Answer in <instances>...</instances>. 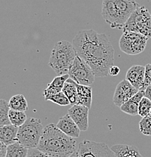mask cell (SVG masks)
<instances>
[{"label": "cell", "mask_w": 151, "mask_h": 157, "mask_svg": "<svg viewBox=\"0 0 151 157\" xmlns=\"http://www.w3.org/2000/svg\"><path fill=\"white\" fill-rule=\"evenodd\" d=\"M151 84V63H148L145 66V77H144V85L143 91H145L147 86Z\"/></svg>", "instance_id": "83f0119b"}, {"label": "cell", "mask_w": 151, "mask_h": 157, "mask_svg": "<svg viewBox=\"0 0 151 157\" xmlns=\"http://www.w3.org/2000/svg\"><path fill=\"white\" fill-rule=\"evenodd\" d=\"M9 106L11 109L26 112L28 109V103L23 94H16L12 96L9 101Z\"/></svg>", "instance_id": "44dd1931"}, {"label": "cell", "mask_w": 151, "mask_h": 157, "mask_svg": "<svg viewBox=\"0 0 151 157\" xmlns=\"http://www.w3.org/2000/svg\"><path fill=\"white\" fill-rule=\"evenodd\" d=\"M139 128L144 135L151 136V116L143 117L139 122Z\"/></svg>", "instance_id": "484cf974"}, {"label": "cell", "mask_w": 151, "mask_h": 157, "mask_svg": "<svg viewBox=\"0 0 151 157\" xmlns=\"http://www.w3.org/2000/svg\"><path fill=\"white\" fill-rule=\"evenodd\" d=\"M70 157H77V151L75 152V153H74V154H72Z\"/></svg>", "instance_id": "d6a6232c"}, {"label": "cell", "mask_w": 151, "mask_h": 157, "mask_svg": "<svg viewBox=\"0 0 151 157\" xmlns=\"http://www.w3.org/2000/svg\"><path fill=\"white\" fill-rule=\"evenodd\" d=\"M77 57L72 43L66 40L56 42L51 52L48 65L57 76L66 75Z\"/></svg>", "instance_id": "3957f363"}, {"label": "cell", "mask_w": 151, "mask_h": 157, "mask_svg": "<svg viewBox=\"0 0 151 157\" xmlns=\"http://www.w3.org/2000/svg\"><path fill=\"white\" fill-rule=\"evenodd\" d=\"M75 139L59 130L54 124L44 128L37 149L51 157H70L77 150Z\"/></svg>", "instance_id": "7a4b0ae2"}, {"label": "cell", "mask_w": 151, "mask_h": 157, "mask_svg": "<svg viewBox=\"0 0 151 157\" xmlns=\"http://www.w3.org/2000/svg\"><path fill=\"white\" fill-rule=\"evenodd\" d=\"M150 116H151V109H150Z\"/></svg>", "instance_id": "836d02e7"}, {"label": "cell", "mask_w": 151, "mask_h": 157, "mask_svg": "<svg viewBox=\"0 0 151 157\" xmlns=\"http://www.w3.org/2000/svg\"><path fill=\"white\" fill-rule=\"evenodd\" d=\"M122 26L125 25L133 12L139 7L135 0H113Z\"/></svg>", "instance_id": "7c38bea8"}, {"label": "cell", "mask_w": 151, "mask_h": 157, "mask_svg": "<svg viewBox=\"0 0 151 157\" xmlns=\"http://www.w3.org/2000/svg\"><path fill=\"white\" fill-rule=\"evenodd\" d=\"M56 125L67 136L72 138H77L80 136L81 130L68 113L60 118Z\"/></svg>", "instance_id": "5bb4252c"}, {"label": "cell", "mask_w": 151, "mask_h": 157, "mask_svg": "<svg viewBox=\"0 0 151 157\" xmlns=\"http://www.w3.org/2000/svg\"><path fill=\"white\" fill-rule=\"evenodd\" d=\"M144 97V91H138V92L126 101L121 106L120 109L125 113L130 116L138 115V107L141 101Z\"/></svg>", "instance_id": "2e32d148"}, {"label": "cell", "mask_w": 151, "mask_h": 157, "mask_svg": "<svg viewBox=\"0 0 151 157\" xmlns=\"http://www.w3.org/2000/svg\"><path fill=\"white\" fill-rule=\"evenodd\" d=\"M111 148L114 152L116 157H143L138 149L132 145L116 144Z\"/></svg>", "instance_id": "ac0fdd59"}, {"label": "cell", "mask_w": 151, "mask_h": 157, "mask_svg": "<svg viewBox=\"0 0 151 157\" xmlns=\"http://www.w3.org/2000/svg\"><path fill=\"white\" fill-rule=\"evenodd\" d=\"M77 104L88 108L91 107L92 100V88L91 86H81L77 84Z\"/></svg>", "instance_id": "d6986e66"}, {"label": "cell", "mask_w": 151, "mask_h": 157, "mask_svg": "<svg viewBox=\"0 0 151 157\" xmlns=\"http://www.w3.org/2000/svg\"><path fill=\"white\" fill-rule=\"evenodd\" d=\"M9 118L11 125L17 128L23 125L26 121L27 120L25 112L14 110V109H11L9 112Z\"/></svg>", "instance_id": "603a6c76"}, {"label": "cell", "mask_w": 151, "mask_h": 157, "mask_svg": "<svg viewBox=\"0 0 151 157\" xmlns=\"http://www.w3.org/2000/svg\"><path fill=\"white\" fill-rule=\"evenodd\" d=\"M120 71V69L117 66H114L113 65L109 70V75H111L112 76H116L119 74Z\"/></svg>", "instance_id": "f546056e"}, {"label": "cell", "mask_w": 151, "mask_h": 157, "mask_svg": "<svg viewBox=\"0 0 151 157\" xmlns=\"http://www.w3.org/2000/svg\"><path fill=\"white\" fill-rule=\"evenodd\" d=\"M138 92V90L136 89L125 78L117 86L113 94V103L117 107H120L123 104L135 95Z\"/></svg>", "instance_id": "9c48e42d"}, {"label": "cell", "mask_w": 151, "mask_h": 157, "mask_svg": "<svg viewBox=\"0 0 151 157\" xmlns=\"http://www.w3.org/2000/svg\"><path fill=\"white\" fill-rule=\"evenodd\" d=\"M144 96L151 101V84L149 86H147L144 91Z\"/></svg>", "instance_id": "1f68e13d"}, {"label": "cell", "mask_w": 151, "mask_h": 157, "mask_svg": "<svg viewBox=\"0 0 151 157\" xmlns=\"http://www.w3.org/2000/svg\"><path fill=\"white\" fill-rule=\"evenodd\" d=\"M63 92L70 101L71 106L77 104V83L71 78H68L63 88Z\"/></svg>", "instance_id": "ffe728a7"}, {"label": "cell", "mask_w": 151, "mask_h": 157, "mask_svg": "<svg viewBox=\"0 0 151 157\" xmlns=\"http://www.w3.org/2000/svg\"><path fill=\"white\" fill-rule=\"evenodd\" d=\"M27 157H51L48 156L46 153L40 151L38 149H30L28 152V155Z\"/></svg>", "instance_id": "f1b7e54d"}, {"label": "cell", "mask_w": 151, "mask_h": 157, "mask_svg": "<svg viewBox=\"0 0 151 157\" xmlns=\"http://www.w3.org/2000/svg\"><path fill=\"white\" fill-rule=\"evenodd\" d=\"M18 128L10 125L0 127V142L5 146L12 144L17 142V135Z\"/></svg>", "instance_id": "e0dca14e"}, {"label": "cell", "mask_w": 151, "mask_h": 157, "mask_svg": "<svg viewBox=\"0 0 151 157\" xmlns=\"http://www.w3.org/2000/svg\"><path fill=\"white\" fill-rule=\"evenodd\" d=\"M69 78L77 85L91 86L95 81V75L91 69L82 59L77 55L69 73Z\"/></svg>", "instance_id": "52a82bcc"}, {"label": "cell", "mask_w": 151, "mask_h": 157, "mask_svg": "<svg viewBox=\"0 0 151 157\" xmlns=\"http://www.w3.org/2000/svg\"><path fill=\"white\" fill-rule=\"evenodd\" d=\"M44 128L40 119L29 118L23 125L18 128L17 141L29 150L37 148Z\"/></svg>", "instance_id": "277c9868"}, {"label": "cell", "mask_w": 151, "mask_h": 157, "mask_svg": "<svg viewBox=\"0 0 151 157\" xmlns=\"http://www.w3.org/2000/svg\"><path fill=\"white\" fill-rule=\"evenodd\" d=\"M72 45L77 55L92 69L95 77H105L114 63V49L107 35L84 29L74 37Z\"/></svg>", "instance_id": "6da1fadb"}, {"label": "cell", "mask_w": 151, "mask_h": 157, "mask_svg": "<svg viewBox=\"0 0 151 157\" xmlns=\"http://www.w3.org/2000/svg\"><path fill=\"white\" fill-rule=\"evenodd\" d=\"M145 77V67L133 65L129 68L126 75V79L131 83L136 89L143 91Z\"/></svg>", "instance_id": "4fadbf2b"}, {"label": "cell", "mask_w": 151, "mask_h": 157, "mask_svg": "<svg viewBox=\"0 0 151 157\" xmlns=\"http://www.w3.org/2000/svg\"><path fill=\"white\" fill-rule=\"evenodd\" d=\"M123 32L139 33L147 38H151V14L144 6H139L131 14L123 27Z\"/></svg>", "instance_id": "5b68a950"}, {"label": "cell", "mask_w": 151, "mask_h": 157, "mask_svg": "<svg viewBox=\"0 0 151 157\" xmlns=\"http://www.w3.org/2000/svg\"><path fill=\"white\" fill-rule=\"evenodd\" d=\"M29 149L26 148L18 142L7 146L5 157H27Z\"/></svg>", "instance_id": "7402d4cb"}, {"label": "cell", "mask_w": 151, "mask_h": 157, "mask_svg": "<svg viewBox=\"0 0 151 157\" xmlns=\"http://www.w3.org/2000/svg\"><path fill=\"white\" fill-rule=\"evenodd\" d=\"M148 39L139 33L126 31L123 32L120 39L119 46L122 52L126 55H136L144 52Z\"/></svg>", "instance_id": "8992f818"}, {"label": "cell", "mask_w": 151, "mask_h": 157, "mask_svg": "<svg viewBox=\"0 0 151 157\" xmlns=\"http://www.w3.org/2000/svg\"><path fill=\"white\" fill-rule=\"evenodd\" d=\"M9 102L5 100L0 99V127L11 124L9 118Z\"/></svg>", "instance_id": "cb8c5ba5"}, {"label": "cell", "mask_w": 151, "mask_h": 157, "mask_svg": "<svg viewBox=\"0 0 151 157\" xmlns=\"http://www.w3.org/2000/svg\"><path fill=\"white\" fill-rule=\"evenodd\" d=\"M102 14L105 22L113 29H123L113 0H102Z\"/></svg>", "instance_id": "8fae6325"}, {"label": "cell", "mask_w": 151, "mask_h": 157, "mask_svg": "<svg viewBox=\"0 0 151 157\" xmlns=\"http://www.w3.org/2000/svg\"><path fill=\"white\" fill-rule=\"evenodd\" d=\"M7 146L0 142V157H5Z\"/></svg>", "instance_id": "4dcf8cb0"}, {"label": "cell", "mask_w": 151, "mask_h": 157, "mask_svg": "<svg viewBox=\"0 0 151 157\" xmlns=\"http://www.w3.org/2000/svg\"><path fill=\"white\" fill-rule=\"evenodd\" d=\"M151 109V101L144 96L141 101L138 107V115L141 117L150 116Z\"/></svg>", "instance_id": "d4e9b609"}, {"label": "cell", "mask_w": 151, "mask_h": 157, "mask_svg": "<svg viewBox=\"0 0 151 157\" xmlns=\"http://www.w3.org/2000/svg\"><path fill=\"white\" fill-rule=\"evenodd\" d=\"M68 78H69V74L57 76L53 78V81L48 85L47 88L44 90L43 95L45 97V99L46 101H48V99L51 96L62 92L65 83L67 81Z\"/></svg>", "instance_id": "9a60e30c"}, {"label": "cell", "mask_w": 151, "mask_h": 157, "mask_svg": "<svg viewBox=\"0 0 151 157\" xmlns=\"http://www.w3.org/2000/svg\"><path fill=\"white\" fill-rule=\"evenodd\" d=\"M90 108L78 104L73 105L68 110V114L73 119L81 131L86 132L89 127Z\"/></svg>", "instance_id": "30bf717a"}, {"label": "cell", "mask_w": 151, "mask_h": 157, "mask_svg": "<svg viewBox=\"0 0 151 157\" xmlns=\"http://www.w3.org/2000/svg\"><path fill=\"white\" fill-rule=\"evenodd\" d=\"M77 157H116L114 152L106 144L84 140L78 144Z\"/></svg>", "instance_id": "ba28073f"}, {"label": "cell", "mask_w": 151, "mask_h": 157, "mask_svg": "<svg viewBox=\"0 0 151 157\" xmlns=\"http://www.w3.org/2000/svg\"><path fill=\"white\" fill-rule=\"evenodd\" d=\"M48 101H51V102L60 106L70 105V101L68 99V98L65 95V94L63 91L60 93H58V94L51 96V97L48 99Z\"/></svg>", "instance_id": "4316f807"}]
</instances>
